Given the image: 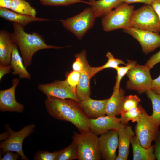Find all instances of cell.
Returning a JSON list of instances; mask_svg holds the SVG:
<instances>
[{"instance_id":"5","label":"cell","mask_w":160,"mask_h":160,"mask_svg":"<svg viewBox=\"0 0 160 160\" xmlns=\"http://www.w3.org/2000/svg\"><path fill=\"white\" fill-rule=\"evenodd\" d=\"M130 23L131 27L160 33L159 19L150 4H145L134 10Z\"/></svg>"},{"instance_id":"43","label":"cell","mask_w":160,"mask_h":160,"mask_svg":"<svg viewBox=\"0 0 160 160\" xmlns=\"http://www.w3.org/2000/svg\"><path fill=\"white\" fill-rule=\"evenodd\" d=\"M115 160H124V159L120 156H119V155H118L117 156H116L115 159Z\"/></svg>"},{"instance_id":"11","label":"cell","mask_w":160,"mask_h":160,"mask_svg":"<svg viewBox=\"0 0 160 160\" xmlns=\"http://www.w3.org/2000/svg\"><path fill=\"white\" fill-rule=\"evenodd\" d=\"M39 90L47 97H54L62 99H70L80 103L81 101L74 91L65 80H55L52 83L39 84Z\"/></svg>"},{"instance_id":"8","label":"cell","mask_w":160,"mask_h":160,"mask_svg":"<svg viewBox=\"0 0 160 160\" xmlns=\"http://www.w3.org/2000/svg\"><path fill=\"white\" fill-rule=\"evenodd\" d=\"M150 69L146 65L137 63L130 69L126 74L128 78L126 87L129 90L137 91L139 94L145 92L151 89L153 79Z\"/></svg>"},{"instance_id":"28","label":"cell","mask_w":160,"mask_h":160,"mask_svg":"<svg viewBox=\"0 0 160 160\" xmlns=\"http://www.w3.org/2000/svg\"><path fill=\"white\" fill-rule=\"evenodd\" d=\"M106 56L108 58V60L104 65L100 67H93V72L94 75L100 71L105 69L112 68L116 70L119 65H126L122 60L115 58L112 54L109 52L107 53Z\"/></svg>"},{"instance_id":"41","label":"cell","mask_w":160,"mask_h":160,"mask_svg":"<svg viewBox=\"0 0 160 160\" xmlns=\"http://www.w3.org/2000/svg\"><path fill=\"white\" fill-rule=\"evenodd\" d=\"M123 3L129 4L134 3H141L151 5L153 0H122Z\"/></svg>"},{"instance_id":"25","label":"cell","mask_w":160,"mask_h":160,"mask_svg":"<svg viewBox=\"0 0 160 160\" xmlns=\"http://www.w3.org/2000/svg\"><path fill=\"white\" fill-rule=\"evenodd\" d=\"M145 93L152 103L153 113L151 116L160 126V95L151 90L147 91Z\"/></svg>"},{"instance_id":"15","label":"cell","mask_w":160,"mask_h":160,"mask_svg":"<svg viewBox=\"0 0 160 160\" xmlns=\"http://www.w3.org/2000/svg\"><path fill=\"white\" fill-rule=\"evenodd\" d=\"M89 130L97 135L111 129L117 130L124 126L119 118L115 116H103L95 119H89Z\"/></svg>"},{"instance_id":"40","label":"cell","mask_w":160,"mask_h":160,"mask_svg":"<svg viewBox=\"0 0 160 160\" xmlns=\"http://www.w3.org/2000/svg\"><path fill=\"white\" fill-rule=\"evenodd\" d=\"M151 5L157 15L160 21V0H153Z\"/></svg>"},{"instance_id":"12","label":"cell","mask_w":160,"mask_h":160,"mask_svg":"<svg viewBox=\"0 0 160 160\" xmlns=\"http://www.w3.org/2000/svg\"><path fill=\"white\" fill-rule=\"evenodd\" d=\"M101 158L105 160H115L118 145V135L115 129H111L98 137Z\"/></svg>"},{"instance_id":"21","label":"cell","mask_w":160,"mask_h":160,"mask_svg":"<svg viewBox=\"0 0 160 160\" xmlns=\"http://www.w3.org/2000/svg\"><path fill=\"white\" fill-rule=\"evenodd\" d=\"M125 92L122 88L117 91H113L108 98L106 107V115L115 116L120 115L125 97Z\"/></svg>"},{"instance_id":"23","label":"cell","mask_w":160,"mask_h":160,"mask_svg":"<svg viewBox=\"0 0 160 160\" xmlns=\"http://www.w3.org/2000/svg\"><path fill=\"white\" fill-rule=\"evenodd\" d=\"M10 65L13 70L12 72V74L18 75L20 79H31V75L23 65L22 58L19 52L18 47L15 44L13 47Z\"/></svg>"},{"instance_id":"24","label":"cell","mask_w":160,"mask_h":160,"mask_svg":"<svg viewBox=\"0 0 160 160\" xmlns=\"http://www.w3.org/2000/svg\"><path fill=\"white\" fill-rule=\"evenodd\" d=\"M10 9L15 12L34 17L36 14L35 9L25 0H12Z\"/></svg>"},{"instance_id":"10","label":"cell","mask_w":160,"mask_h":160,"mask_svg":"<svg viewBox=\"0 0 160 160\" xmlns=\"http://www.w3.org/2000/svg\"><path fill=\"white\" fill-rule=\"evenodd\" d=\"M123 31L139 42L143 52L145 54L153 51L160 47V35L159 33L132 27L123 29Z\"/></svg>"},{"instance_id":"19","label":"cell","mask_w":160,"mask_h":160,"mask_svg":"<svg viewBox=\"0 0 160 160\" xmlns=\"http://www.w3.org/2000/svg\"><path fill=\"white\" fill-rule=\"evenodd\" d=\"M14 43L10 33L4 30L0 31V64L10 65L12 53Z\"/></svg>"},{"instance_id":"26","label":"cell","mask_w":160,"mask_h":160,"mask_svg":"<svg viewBox=\"0 0 160 160\" xmlns=\"http://www.w3.org/2000/svg\"><path fill=\"white\" fill-rule=\"evenodd\" d=\"M142 106H137L131 108L121 114L119 118L121 122L124 125L127 124L130 121L133 122H138L140 120Z\"/></svg>"},{"instance_id":"35","label":"cell","mask_w":160,"mask_h":160,"mask_svg":"<svg viewBox=\"0 0 160 160\" xmlns=\"http://www.w3.org/2000/svg\"><path fill=\"white\" fill-rule=\"evenodd\" d=\"M76 60L73 63L72 68L73 71L81 72L83 70V65L82 61L79 55L77 53L75 55Z\"/></svg>"},{"instance_id":"22","label":"cell","mask_w":160,"mask_h":160,"mask_svg":"<svg viewBox=\"0 0 160 160\" xmlns=\"http://www.w3.org/2000/svg\"><path fill=\"white\" fill-rule=\"evenodd\" d=\"M133 154V160H155L154 146L146 148L143 147L136 135L131 139Z\"/></svg>"},{"instance_id":"27","label":"cell","mask_w":160,"mask_h":160,"mask_svg":"<svg viewBox=\"0 0 160 160\" xmlns=\"http://www.w3.org/2000/svg\"><path fill=\"white\" fill-rule=\"evenodd\" d=\"M127 63L125 66H118L116 70L117 76L116 77V81L113 87V91H118L120 88L121 80L124 76L126 75L128 71L135 66L137 64V61L127 59Z\"/></svg>"},{"instance_id":"7","label":"cell","mask_w":160,"mask_h":160,"mask_svg":"<svg viewBox=\"0 0 160 160\" xmlns=\"http://www.w3.org/2000/svg\"><path fill=\"white\" fill-rule=\"evenodd\" d=\"M159 126L142 107L140 119L137 123L135 131V135L143 147L147 148L151 145L157 135Z\"/></svg>"},{"instance_id":"38","label":"cell","mask_w":160,"mask_h":160,"mask_svg":"<svg viewBox=\"0 0 160 160\" xmlns=\"http://www.w3.org/2000/svg\"><path fill=\"white\" fill-rule=\"evenodd\" d=\"M150 90L160 95V75L156 78L153 80Z\"/></svg>"},{"instance_id":"36","label":"cell","mask_w":160,"mask_h":160,"mask_svg":"<svg viewBox=\"0 0 160 160\" xmlns=\"http://www.w3.org/2000/svg\"><path fill=\"white\" fill-rule=\"evenodd\" d=\"M154 155L156 159L160 160V130H159L154 140Z\"/></svg>"},{"instance_id":"3","label":"cell","mask_w":160,"mask_h":160,"mask_svg":"<svg viewBox=\"0 0 160 160\" xmlns=\"http://www.w3.org/2000/svg\"><path fill=\"white\" fill-rule=\"evenodd\" d=\"M72 139L79 160H100L101 156L97 135L90 130L78 133L73 132Z\"/></svg>"},{"instance_id":"34","label":"cell","mask_w":160,"mask_h":160,"mask_svg":"<svg viewBox=\"0 0 160 160\" xmlns=\"http://www.w3.org/2000/svg\"><path fill=\"white\" fill-rule=\"evenodd\" d=\"M160 62V50L152 55L147 60L145 65L150 69L152 68L154 66Z\"/></svg>"},{"instance_id":"1","label":"cell","mask_w":160,"mask_h":160,"mask_svg":"<svg viewBox=\"0 0 160 160\" xmlns=\"http://www.w3.org/2000/svg\"><path fill=\"white\" fill-rule=\"evenodd\" d=\"M45 104L47 112L55 118L73 124L80 132L89 130V118L80 103L72 99L47 97Z\"/></svg>"},{"instance_id":"30","label":"cell","mask_w":160,"mask_h":160,"mask_svg":"<svg viewBox=\"0 0 160 160\" xmlns=\"http://www.w3.org/2000/svg\"><path fill=\"white\" fill-rule=\"evenodd\" d=\"M44 6H68L77 3H83L90 6L89 1L82 0H39Z\"/></svg>"},{"instance_id":"18","label":"cell","mask_w":160,"mask_h":160,"mask_svg":"<svg viewBox=\"0 0 160 160\" xmlns=\"http://www.w3.org/2000/svg\"><path fill=\"white\" fill-rule=\"evenodd\" d=\"M0 16L2 18L18 24L23 27L34 21H48L51 20L38 18L18 13L8 9L0 7Z\"/></svg>"},{"instance_id":"13","label":"cell","mask_w":160,"mask_h":160,"mask_svg":"<svg viewBox=\"0 0 160 160\" xmlns=\"http://www.w3.org/2000/svg\"><path fill=\"white\" fill-rule=\"evenodd\" d=\"M79 54L83 62V67L81 72L76 93L81 101L90 97L91 94L90 81L92 77L94 75L93 73V67L89 65L86 58L85 50H82Z\"/></svg>"},{"instance_id":"33","label":"cell","mask_w":160,"mask_h":160,"mask_svg":"<svg viewBox=\"0 0 160 160\" xmlns=\"http://www.w3.org/2000/svg\"><path fill=\"white\" fill-rule=\"evenodd\" d=\"M58 151L51 152L46 151L39 150L35 154V160H56Z\"/></svg>"},{"instance_id":"17","label":"cell","mask_w":160,"mask_h":160,"mask_svg":"<svg viewBox=\"0 0 160 160\" xmlns=\"http://www.w3.org/2000/svg\"><path fill=\"white\" fill-rule=\"evenodd\" d=\"M118 135V154L124 160L128 159L131 138L135 135L132 127L124 125L117 130Z\"/></svg>"},{"instance_id":"4","label":"cell","mask_w":160,"mask_h":160,"mask_svg":"<svg viewBox=\"0 0 160 160\" xmlns=\"http://www.w3.org/2000/svg\"><path fill=\"white\" fill-rule=\"evenodd\" d=\"M134 7L123 3L113 10L102 17L101 24L105 32L131 27L130 20Z\"/></svg>"},{"instance_id":"42","label":"cell","mask_w":160,"mask_h":160,"mask_svg":"<svg viewBox=\"0 0 160 160\" xmlns=\"http://www.w3.org/2000/svg\"><path fill=\"white\" fill-rule=\"evenodd\" d=\"M12 0H0V7L10 9Z\"/></svg>"},{"instance_id":"6","label":"cell","mask_w":160,"mask_h":160,"mask_svg":"<svg viewBox=\"0 0 160 160\" xmlns=\"http://www.w3.org/2000/svg\"><path fill=\"white\" fill-rule=\"evenodd\" d=\"M96 18L92 8L88 7L73 17L62 20V24L67 30L81 40L93 27Z\"/></svg>"},{"instance_id":"2","label":"cell","mask_w":160,"mask_h":160,"mask_svg":"<svg viewBox=\"0 0 160 160\" xmlns=\"http://www.w3.org/2000/svg\"><path fill=\"white\" fill-rule=\"evenodd\" d=\"M13 31L10 33L13 42L19 48L22 56L24 65L26 68L30 66L33 57L37 51L42 49L63 48L68 46H57L48 45L43 37L36 32L26 33L24 27L13 23Z\"/></svg>"},{"instance_id":"9","label":"cell","mask_w":160,"mask_h":160,"mask_svg":"<svg viewBox=\"0 0 160 160\" xmlns=\"http://www.w3.org/2000/svg\"><path fill=\"white\" fill-rule=\"evenodd\" d=\"M35 126L33 124H30L20 130L15 132L12 130L8 125H6L5 128L9 135L6 140L0 143V148L2 153L4 154L8 151L15 152L19 153L22 160H28L23 152V143L24 139L33 132Z\"/></svg>"},{"instance_id":"29","label":"cell","mask_w":160,"mask_h":160,"mask_svg":"<svg viewBox=\"0 0 160 160\" xmlns=\"http://www.w3.org/2000/svg\"><path fill=\"white\" fill-rule=\"evenodd\" d=\"M58 152L56 160H72L77 159L76 148L73 141L67 147Z\"/></svg>"},{"instance_id":"20","label":"cell","mask_w":160,"mask_h":160,"mask_svg":"<svg viewBox=\"0 0 160 160\" xmlns=\"http://www.w3.org/2000/svg\"><path fill=\"white\" fill-rule=\"evenodd\" d=\"M96 18L103 17L123 3L122 0H89Z\"/></svg>"},{"instance_id":"14","label":"cell","mask_w":160,"mask_h":160,"mask_svg":"<svg viewBox=\"0 0 160 160\" xmlns=\"http://www.w3.org/2000/svg\"><path fill=\"white\" fill-rule=\"evenodd\" d=\"M20 82L18 78L12 81V86L7 89L0 91V110L3 112H22L24 109L22 104L18 103L15 96L16 88Z\"/></svg>"},{"instance_id":"31","label":"cell","mask_w":160,"mask_h":160,"mask_svg":"<svg viewBox=\"0 0 160 160\" xmlns=\"http://www.w3.org/2000/svg\"><path fill=\"white\" fill-rule=\"evenodd\" d=\"M140 101V99L136 95L125 96L120 115L131 108L137 106Z\"/></svg>"},{"instance_id":"32","label":"cell","mask_w":160,"mask_h":160,"mask_svg":"<svg viewBox=\"0 0 160 160\" xmlns=\"http://www.w3.org/2000/svg\"><path fill=\"white\" fill-rule=\"evenodd\" d=\"M81 75V72L73 71L67 73L65 80L68 85L76 92Z\"/></svg>"},{"instance_id":"16","label":"cell","mask_w":160,"mask_h":160,"mask_svg":"<svg viewBox=\"0 0 160 160\" xmlns=\"http://www.w3.org/2000/svg\"><path fill=\"white\" fill-rule=\"evenodd\" d=\"M108 98L97 100L90 97L80 103L84 113L89 118L96 119L106 115V107Z\"/></svg>"},{"instance_id":"37","label":"cell","mask_w":160,"mask_h":160,"mask_svg":"<svg viewBox=\"0 0 160 160\" xmlns=\"http://www.w3.org/2000/svg\"><path fill=\"white\" fill-rule=\"evenodd\" d=\"M12 151H8L4 153L2 157H0L1 160H16L19 157L20 155L17 152L14 153Z\"/></svg>"},{"instance_id":"39","label":"cell","mask_w":160,"mask_h":160,"mask_svg":"<svg viewBox=\"0 0 160 160\" xmlns=\"http://www.w3.org/2000/svg\"><path fill=\"white\" fill-rule=\"evenodd\" d=\"M12 67L10 65H4L0 64V80L5 74L9 73Z\"/></svg>"}]
</instances>
